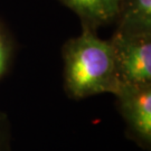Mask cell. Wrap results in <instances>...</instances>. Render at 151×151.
Masks as SVG:
<instances>
[{"mask_svg":"<svg viewBox=\"0 0 151 151\" xmlns=\"http://www.w3.org/2000/svg\"><path fill=\"white\" fill-rule=\"evenodd\" d=\"M114 22V32L151 35V0H119Z\"/></svg>","mask_w":151,"mask_h":151,"instance_id":"obj_4","label":"cell"},{"mask_svg":"<svg viewBox=\"0 0 151 151\" xmlns=\"http://www.w3.org/2000/svg\"><path fill=\"white\" fill-rule=\"evenodd\" d=\"M64 63V90L73 100L111 93L120 83L112 44L97 36L96 30L82 28V32L65 42L62 49Z\"/></svg>","mask_w":151,"mask_h":151,"instance_id":"obj_1","label":"cell"},{"mask_svg":"<svg viewBox=\"0 0 151 151\" xmlns=\"http://www.w3.org/2000/svg\"><path fill=\"white\" fill-rule=\"evenodd\" d=\"M80 18L82 28L97 30L115 20L119 0H60Z\"/></svg>","mask_w":151,"mask_h":151,"instance_id":"obj_5","label":"cell"},{"mask_svg":"<svg viewBox=\"0 0 151 151\" xmlns=\"http://www.w3.org/2000/svg\"><path fill=\"white\" fill-rule=\"evenodd\" d=\"M14 55V42L9 32L0 22V80L10 68Z\"/></svg>","mask_w":151,"mask_h":151,"instance_id":"obj_6","label":"cell"},{"mask_svg":"<svg viewBox=\"0 0 151 151\" xmlns=\"http://www.w3.org/2000/svg\"><path fill=\"white\" fill-rule=\"evenodd\" d=\"M0 151H12L11 124L4 112H0Z\"/></svg>","mask_w":151,"mask_h":151,"instance_id":"obj_7","label":"cell"},{"mask_svg":"<svg viewBox=\"0 0 151 151\" xmlns=\"http://www.w3.org/2000/svg\"><path fill=\"white\" fill-rule=\"evenodd\" d=\"M114 96L125 133L131 141L146 151L151 150V84L124 85Z\"/></svg>","mask_w":151,"mask_h":151,"instance_id":"obj_3","label":"cell"},{"mask_svg":"<svg viewBox=\"0 0 151 151\" xmlns=\"http://www.w3.org/2000/svg\"><path fill=\"white\" fill-rule=\"evenodd\" d=\"M110 42L114 52L119 87L151 84V35L114 32Z\"/></svg>","mask_w":151,"mask_h":151,"instance_id":"obj_2","label":"cell"}]
</instances>
